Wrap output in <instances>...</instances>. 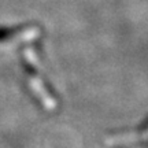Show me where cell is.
<instances>
[{
	"label": "cell",
	"instance_id": "obj_1",
	"mask_svg": "<svg viewBox=\"0 0 148 148\" xmlns=\"http://www.w3.org/2000/svg\"><path fill=\"white\" fill-rule=\"evenodd\" d=\"M41 42L21 47V64L29 93L44 111H53L59 107V99L48 81L41 64Z\"/></svg>",
	"mask_w": 148,
	"mask_h": 148
},
{
	"label": "cell",
	"instance_id": "obj_2",
	"mask_svg": "<svg viewBox=\"0 0 148 148\" xmlns=\"http://www.w3.org/2000/svg\"><path fill=\"white\" fill-rule=\"evenodd\" d=\"M42 29L37 23H21L0 27V44L3 45H27L41 42Z\"/></svg>",
	"mask_w": 148,
	"mask_h": 148
}]
</instances>
